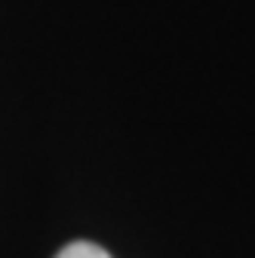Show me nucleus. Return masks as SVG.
Masks as SVG:
<instances>
[{
	"label": "nucleus",
	"instance_id": "1",
	"mask_svg": "<svg viewBox=\"0 0 255 258\" xmlns=\"http://www.w3.org/2000/svg\"><path fill=\"white\" fill-rule=\"evenodd\" d=\"M55 258H111L102 246H95V243H68L65 249H61Z\"/></svg>",
	"mask_w": 255,
	"mask_h": 258
}]
</instances>
